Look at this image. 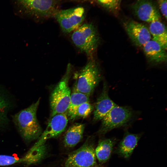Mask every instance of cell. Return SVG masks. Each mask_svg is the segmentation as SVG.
I'll return each mask as SVG.
<instances>
[{
  "label": "cell",
  "instance_id": "18",
  "mask_svg": "<svg viewBox=\"0 0 167 167\" xmlns=\"http://www.w3.org/2000/svg\"><path fill=\"white\" fill-rule=\"evenodd\" d=\"M115 142L114 139H103L99 142L95 152L100 163H105L109 158Z\"/></svg>",
  "mask_w": 167,
  "mask_h": 167
},
{
  "label": "cell",
  "instance_id": "5",
  "mask_svg": "<svg viewBox=\"0 0 167 167\" xmlns=\"http://www.w3.org/2000/svg\"><path fill=\"white\" fill-rule=\"evenodd\" d=\"M24 16L33 19L54 16L57 11L54 0H15Z\"/></svg>",
  "mask_w": 167,
  "mask_h": 167
},
{
  "label": "cell",
  "instance_id": "14",
  "mask_svg": "<svg viewBox=\"0 0 167 167\" xmlns=\"http://www.w3.org/2000/svg\"><path fill=\"white\" fill-rule=\"evenodd\" d=\"M141 136L140 134H134L127 131L126 132L119 144L117 149L118 153L125 158H129L137 145Z\"/></svg>",
  "mask_w": 167,
  "mask_h": 167
},
{
  "label": "cell",
  "instance_id": "13",
  "mask_svg": "<svg viewBox=\"0 0 167 167\" xmlns=\"http://www.w3.org/2000/svg\"><path fill=\"white\" fill-rule=\"evenodd\" d=\"M143 47L144 53L150 61L158 63L166 61V50L157 42L150 40Z\"/></svg>",
  "mask_w": 167,
  "mask_h": 167
},
{
  "label": "cell",
  "instance_id": "10",
  "mask_svg": "<svg viewBox=\"0 0 167 167\" xmlns=\"http://www.w3.org/2000/svg\"><path fill=\"white\" fill-rule=\"evenodd\" d=\"M124 28L129 38L137 46H143L151 40L149 29L144 25L133 20L124 23Z\"/></svg>",
  "mask_w": 167,
  "mask_h": 167
},
{
  "label": "cell",
  "instance_id": "9",
  "mask_svg": "<svg viewBox=\"0 0 167 167\" xmlns=\"http://www.w3.org/2000/svg\"><path fill=\"white\" fill-rule=\"evenodd\" d=\"M51 118L45 130L34 146L45 144L47 139L58 137L66 129L68 121L66 113L58 114Z\"/></svg>",
  "mask_w": 167,
  "mask_h": 167
},
{
  "label": "cell",
  "instance_id": "19",
  "mask_svg": "<svg viewBox=\"0 0 167 167\" xmlns=\"http://www.w3.org/2000/svg\"><path fill=\"white\" fill-rule=\"evenodd\" d=\"M46 151L45 144L38 147L34 146L22 158V163L27 165L38 163L44 157Z\"/></svg>",
  "mask_w": 167,
  "mask_h": 167
},
{
  "label": "cell",
  "instance_id": "2",
  "mask_svg": "<svg viewBox=\"0 0 167 167\" xmlns=\"http://www.w3.org/2000/svg\"><path fill=\"white\" fill-rule=\"evenodd\" d=\"M71 71V66L68 64L65 73L51 92L49 100L51 117L58 114L66 113L71 94L68 85Z\"/></svg>",
  "mask_w": 167,
  "mask_h": 167
},
{
  "label": "cell",
  "instance_id": "1",
  "mask_svg": "<svg viewBox=\"0 0 167 167\" xmlns=\"http://www.w3.org/2000/svg\"><path fill=\"white\" fill-rule=\"evenodd\" d=\"M40 98L28 107L12 116V120L19 133L27 142L39 137L42 133L41 128L36 117Z\"/></svg>",
  "mask_w": 167,
  "mask_h": 167
},
{
  "label": "cell",
  "instance_id": "6",
  "mask_svg": "<svg viewBox=\"0 0 167 167\" xmlns=\"http://www.w3.org/2000/svg\"><path fill=\"white\" fill-rule=\"evenodd\" d=\"M133 116V111L130 108L117 105L101 120L98 133L105 134L113 129L125 126L131 121Z\"/></svg>",
  "mask_w": 167,
  "mask_h": 167
},
{
  "label": "cell",
  "instance_id": "24",
  "mask_svg": "<svg viewBox=\"0 0 167 167\" xmlns=\"http://www.w3.org/2000/svg\"><path fill=\"white\" fill-rule=\"evenodd\" d=\"M157 3L161 12L166 19L167 17V0H157Z\"/></svg>",
  "mask_w": 167,
  "mask_h": 167
},
{
  "label": "cell",
  "instance_id": "8",
  "mask_svg": "<svg viewBox=\"0 0 167 167\" xmlns=\"http://www.w3.org/2000/svg\"><path fill=\"white\" fill-rule=\"evenodd\" d=\"M65 33L72 32L82 24L85 17V10L79 7L58 11L54 16Z\"/></svg>",
  "mask_w": 167,
  "mask_h": 167
},
{
  "label": "cell",
  "instance_id": "15",
  "mask_svg": "<svg viewBox=\"0 0 167 167\" xmlns=\"http://www.w3.org/2000/svg\"><path fill=\"white\" fill-rule=\"evenodd\" d=\"M84 128V124L80 123H75L70 127L64 135L65 146L70 148L76 145L83 138Z\"/></svg>",
  "mask_w": 167,
  "mask_h": 167
},
{
  "label": "cell",
  "instance_id": "20",
  "mask_svg": "<svg viewBox=\"0 0 167 167\" xmlns=\"http://www.w3.org/2000/svg\"><path fill=\"white\" fill-rule=\"evenodd\" d=\"M14 105L12 96L0 84V114L7 117L8 113L14 108Z\"/></svg>",
  "mask_w": 167,
  "mask_h": 167
},
{
  "label": "cell",
  "instance_id": "25",
  "mask_svg": "<svg viewBox=\"0 0 167 167\" xmlns=\"http://www.w3.org/2000/svg\"><path fill=\"white\" fill-rule=\"evenodd\" d=\"M8 117H5L0 114V130L6 127L9 123Z\"/></svg>",
  "mask_w": 167,
  "mask_h": 167
},
{
  "label": "cell",
  "instance_id": "16",
  "mask_svg": "<svg viewBox=\"0 0 167 167\" xmlns=\"http://www.w3.org/2000/svg\"><path fill=\"white\" fill-rule=\"evenodd\" d=\"M149 30L152 37V40L158 42L167 50V33L166 26L160 20L150 23Z\"/></svg>",
  "mask_w": 167,
  "mask_h": 167
},
{
  "label": "cell",
  "instance_id": "21",
  "mask_svg": "<svg viewBox=\"0 0 167 167\" xmlns=\"http://www.w3.org/2000/svg\"><path fill=\"white\" fill-rule=\"evenodd\" d=\"M94 109V106L89 101L84 103L78 107L76 112V118H86L90 114Z\"/></svg>",
  "mask_w": 167,
  "mask_h": 167
},
{
  "label": "cell",
  "instance_id": "7",
  "mask_svg": "<svg viewBox=\"0 0 167 167\" xmlns=\"http://www.w3.org/2000/svg\"><path fill=\"white\" fill-rule=\"evenodd\" d=\"M96 165L95 149L88 139L79 148L71 153L65 163V167H95Z\"/></svg>",
  "mask_w": 167,
  "mask_h": 167
},
{
  "label": "cell",
  "instance_id": "4",
  "mask_svg": "<svg viewBox=\"0 0 167 167\" xmlns=\"http://www.w3.org/2000/svg\"><path fill=\"white\" fill-rule=\"evenodd\" d=\"M76 80L73 90L91 95L101 78L100 69L95 60L91 58L76 73Z\"/></svg>",
  "mask_w": 167,
  "mask_h": 167
},
{
  "label": "cell",
  "instance_id": "3",
  "mask_svg": "<svg viewBox=\"0 0 167 167\" xmlns=\"http://www.w3.org/2000/svg\"><path fill=\"white\" fill-rule=\"evenodd\" d=\"M71 39L76 47L91 57L98 47L100 38L95 26L92 24L85 23L72 32Z\"/></svg>",
  "mask_w": 167,
  "mask_h": 167
},
{
  "label": "cell",
  "instance_id": "17",
  "mask_svg": "<svg viewBox=\"0 0 167 167\" xmlns=\"http://www.w3.org/2000/svg\"><path fill=\"white\" fill-rule=\"evenodd\" d=\"M90 95L75 90L71 94L70 102L66 113L68 118L73 120L76 118L77 109L82 104L89 101Z\"/></svg>",
  "mask_w": 167,
  "mask_h": 167
},
{
  "label": "cell",
  "instance_id": "22",
  "mask_svg": "<svg viewBox=\"0 0 167 167\" xmlns=\"http://www.w3.org/2000/svg\"><path fill=\"white\" fill-rule=\"evenodd\" d=\"M103 6L110 11L115 12L119 9L121 0H97Z\"/></svg>",
  "mask_w": 167,
  "mask_h": 167
},
{
  "label": "cell",
  "instance_id": "23",
  "mask_svg": "<svg viewBox=\"0 0 167 167\" xmlns=\"http://www.w3.org/2000/svg\"><path fill=\"white\" fill-rule=\"evenodd\" d=\"M22 162V158L7 155H0V166H8Z\"/></svg>",
  "mask_w": 167,
  "mask_h": 167
},
{
  "label": "cell",
  "instance_id": "11",
  "mask_svg": "<svg viewBox=\"0 0 167 167\" xmlns=\"http://www.w3.org/2000/svg\"><path fill=\"white\" fill-rule=\"evenodd\" d=\"M132 8L135 15L143 21L150 23L161 18L158 10L151 0H137Z\"/></svg>",
  "mask_w": 167,
  "mask_h": 167
},
{
  "label": "cell",
  "instance_id": "12",
  "mask_svg": "<svg viewBox=\"0 0 167 167\" xmlns=\"http://www.w3.org/2000/svg\"><path fill=\"white\" fill-rule=\"evenodd\" d=\"M108 92V86L105 83L102 91L97 98L94 108L93 121L95 122L101 120L117 105L109 97Z\"/></svg>",
  "mask_w": 167,
  "mask_h": 167
}]
</instances>
